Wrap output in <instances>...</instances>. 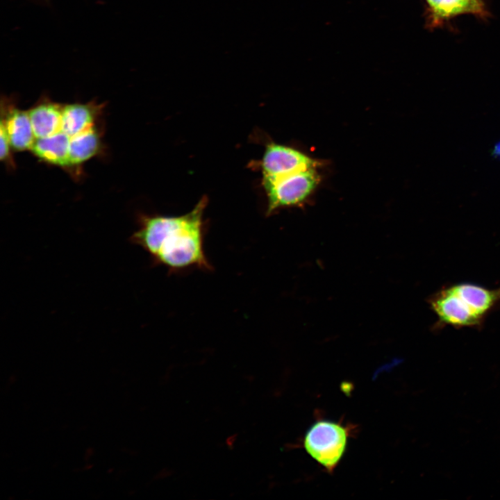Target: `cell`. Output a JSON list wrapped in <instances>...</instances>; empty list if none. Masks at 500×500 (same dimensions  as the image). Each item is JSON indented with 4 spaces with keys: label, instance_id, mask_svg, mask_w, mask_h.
<instances>
[{
    "label": "cell",
    "instance_id": "obj_12",
    "mask_svg": "<svg viewBox=\"0 0 500 500\" xmlns=\"http://www.w3.org/2000/svg\"><path fill=\"white\" fill-rule=\"evenodd\" d=\"M99 144V137L93 126L70 137L69 165L81 163L91 158L97 152Z\"/></svg>",
    "mask_w": 500,
    "mask_h": 500
},
{
    "label": "cell",
    "instance_id": "obj_4",
    "mask_svg": "<svg viewBox=\"0 0 500 500\" xmlns=\"http://www.w3.org/2000/svg\"><path fill=\"white\" fill-rule=\"evenodd\" d=\"M319 162L303 152L284 144H267L260 167L262 179L276 178L310 167H317Z\"/></svg>",
    "mask_w": 500,
    "mask_h": 500
},
{
    "label": "cell",
    "instance_id": "obj_9",
    "mask_svg": "<svg viewBox=\"0 0 500 500\" xmlns=\"http://www.w3.org/2000/svg\"><path fill=\"white\" fill-rule=\"evenodd\" d=\"M62 109L55 103H44L28 112L35 138L47 137L61 131Z\"/></svg>",
    "mask_w": 500,
    "mask_h": 500
},
{
    "label": "cell",
    "instance_id": "obj_1",
    "mask_svg": "<svg viewBox=\"0 0 500 500\" xmlns=\"http://www.w3.org/2000/svg\"><path fill=\"white\" fill-rule=\"evenodd\" d=\"M206 197L186 214L178 216H141L139 228L129 241L150 256L154 265L171 272L192 267L211 270L204 251L203 213Z\"/></svg>",
    "mask_w": 500,
    "mask_h": 500
},
{
    "label": "cell",
    "instance_id": "obj_7",
    "mask_svg": "<svg viewBox=\"0 0 500 500\" xmlns=\"http://www.w3.org/2000/svg\"><path fill=\"white\" fill-rule=\"evenodd\" d=\"M69 140L70 137L60 131L47 137L36 138L31 150L45 161L61 166L69 165Z\"/></svg>",
    "mask_w": 500,
    "mask_h": 500
},
{
    "label": "cell",
    "instance_id": "obj_15",
    "mask_svg": "<svg viewBox=\"0 0 500 500\" xmlns=\"http://www.w3.org/2000/svg\"><path fill=\"white\" fill-rule=\"evenodd\" d=\"M494 153L497 156H500V143L495 147Z\"/></svg>",
    "mask_w": 500,
    "mask_h": 500
},
{
    "label": "cell",
    "instance_id": "obj_14",
    "mask_svg": "<svg viewBox=\"0 0 500 500\" xmlns=\"http://www.w3.org/2000/svg\"><path fill=\"white\" fill-rule=\"evenodd\" d=\"M237 436H238L237 434H233L226 438V444L230 449H232L233 448L234 444L237 440Z\"/></svg>",
    "mask_w": 500,
    "mask_h": 500
},
{
    "label": "cell",
    "instance_id": "obj_11",
    "mask_svg": "<svg viewBox=\"0 0 500 500\" xmlns=\"http://www.w3.org/2000/svg\"><path fill=\"white\" fill-rule=\"evenodd\" d=\"M93 124L94 116L87 105L70 104L62 109L61 131L69 137L93 126Z\"/></svg>",
    "mask_w": 500,
    "mask_h": 500
},
{
    "label": "cell",
    "instance_id": "obj_10",
    "mask_svg": "<svg viewBox=\"0 0 500 500\" xmlns=\"http://www.w3.org/2000/svg\"><path fill=\"white\" fill-rule=\"evenodd\" d=\"M433 17L440 21L460 14L470 13L478 15L484 14L481 0H426Z\"/></svg>",
    "mask_w": 500,
    "mask_h": 500
},
{
    "label": "cell",
    "instance_id": "obj_8",
    "mask_svg": "<svg viewBox=\"0 0 500 500\" xmlns=\"http://www.w3.org/2000/svg\"><path fill=\"white\" fill-rule=\"evenodd\" d=\"M3 124L10 145L15 149H31L35 137L28 112L12 110Z\"/></svg>",
    "mask_w": 500,
    "mask_h": 500
},
{
    "label": "cell",
    "instance_id": "obj_13",
    "mask_svg": "<svg viewBox=\"0 0 500 500\" xmlns=\"http://www.w3.org/2000/svg\"><path fill=\"white\" fill-rule=\"evenodd\" d=\"M10 145L5 126L1 123V159L3 160L8 156L9 146Z\"/></svg>",
    "mask_w": 500,
    "mask_h": 500
},
{
    "label": "cell",
    "instance_id": "obj_6",
    "mask_svg": "<svg viewBox=\"0 0 500 500\" xmlns=\"http://www.w3.org/2000/svg\"><path fill=\"white\" fill-rule=\"evenodd\" d=\"M451 288L483 319L500 303V288L488 289L469 283L455 284Z\"/></svg>",
    "mask_w": 500,
    "mask_h": 500
},
{
    "label": "cell",
    "instance_id": "obj_5",
    "mask_svg": "<svg viewBox=\"0 0 500 500\" xmlns=\"http://www.w3.org/2000/svg\"><path fill=\"white\" fill-rule=\"evenodd\" d=\"M428 303L441 324L464 328L477 327L483 322V319L476 315L451 286L433 294Z\"/></svg>",
    "mask_w": 500,
    "mask_h": 500
},
{
    "label": "cell",
    "instance_id": "obj_3",
    "mask_svg": "<svg viewBox=\"0 0 500 500\" xmlns=\"http://www.w3.org/2000/svg\"><path fill=\"white\" fill-rule=\"evenodd\" d=\"M319 181L317 167L262 180L267 199V215L283 208L303 204L317 188Z\"/></svg>",
    "mask_w": 500,
    "mask_h": 500
},
{
    "label": "cell",
    "instance_id": "obj_2",
    "mask_svg": "<svg viewBox=\"0 0 500 500\" xmlns=\"http://www.w3.org/2000/svg\"><path fill=\"white\" fill-rule=\"evenodd\" d=\"M351 429L341 422L317 419L306 431L303 446L313 460L333 472L344 455Z\"/></svg>",
    "mask_w": 500,
    "mask_h": 500
}]
</instances>
